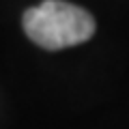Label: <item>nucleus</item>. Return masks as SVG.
<instances>
[{
	"label": "nucleus",
	"mask_w": 129,
	"mask_h": 129,
	"mask_svg": "<svg viewBox=\"0 0 129 129\" xmlns=\"http://www.w3.org/2000/svg\"><path fill=\"white\" fill-rule=\"evenodd\" d=\"M28 39L45 50L80 45L95 35V19L88 11L62 0H45L24 13Z\"/></svg>",
	"instance_id": "nucleus-1"
}]
</instances>
